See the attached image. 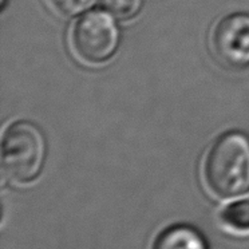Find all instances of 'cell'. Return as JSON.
Masks as SVG:
<instances>
[{
	"instance_id": "6da1fadb",
	"label": "cell",
	"mask_w": 249,
	"mask_h": 249,
	"mask_svg": "<svg viewBox=\"0 0 249 249\" xmlns=\"http://www.w3.org/2000/svg\"><path fill=\"white\" fill-rule=\"evenodd\" d=\"M204 179L213 195L234 198L249 192V137L228 131L212 143L204 160Z\"/></svg>"
},
{
	"instance_id": "7a4b0ae2",
	"label": "cell",
	"mask_w": 249,
	"mask_h": 249,
	"mask_svg": "<svg viewBox=\"0 0 249 249\" xmlns=\"http://www.w3.org/2000/svg\"><path fill=\"white\" fill-rule=\"evenodd\" d=\"M47 143L43 131L28 121L12 124L1 140V169L15 184H27L43 170Z\"/></svg>"
},
{
	"instance_id": "3957f363",
	"label": "cell",
	"mask_w": 249,
	"mask_h": 249,
	"mask_svg": "<svg viewBox=\"0 0 249 249\" xmlns=\"http://www.w3.org/2000/svg\"><path fill=\"white\" fill-rule=\"evenodd\" d=\"M119 40L118 24L106 10L83 14L71 31L74 53L79 59L90 65H99L110 59L118 50Z\"/></svg>"
},
{
	"instance_id": "277c9868",
	"label": "cell",
	"mask_w": 249,
	"mask_h": 249,
	"mask_svg": "<svg viewBox=\"0 0 249 249\" xmlns=\"http://www.w3.org/2000/svg\"><path fill=\"white\" fill-rule=\"evenodd\" d=\"M212 53L229 69L249 66V14L237 12L220 19L211 36Z\"/></svg>"
},
{
	"instance_id": "5b68a950",
	"label": "cell",
	"mask_w": 249,
	"mask_h": 249,
	"mask_svg": "<svg viewBox=\"0 0 249 249\" xmlns=\"http://www.w3.org/2000/svg\"><path fill=\"white\" fill-rule=\"evenodd\" d=\"M153 249H208L198 231L188 225H174L165 229L156 240Z\"/></svg>"
},
{
	"instance_id": "8992f818",
	"label": "cell",
	"mask_w": 249,
	"mask_h": 249,
	"mask_svg": "<svg viewBox=\"0 0 249 249\" xmlns=\"http://www.w3.org/2000/svg\"><path fill=\"white\" fill-rule=\"evenodd\" d=\"M221 221L237 232H249V200H237L221 212Z\"/></svg>"
},
{
	"instance_id": "52a82bcc",
	"label": "cell",
	"mask_w": 249,
	"mask_h": 249,
	"mask_svg": "<svg viewBox=\"0 0 249 249\" xmlns=\"http://www.w3.org/2000/svg\"><path fill=\"white\" fill-rule=\"evenodd\" d=\"M101 4L114 18L127 20L141 11L142 0H101Z\"/></svg>"
},
{
	"instance_id": "ba28073f",
	"label": "cell",
	"mask_w": 249,
	"mask_h": 249,
	"mask_svg": "<svg viewBox=\"0 0 249 249\" xmlns=\"http://www.w3.org/2000/svg\"><path fill=\"white\" fill-rule=\"evenodd\" d=\"M51 7L63 17H75L89 10L95 0H49Z\"/></svg>"
}]
</instances>
